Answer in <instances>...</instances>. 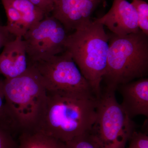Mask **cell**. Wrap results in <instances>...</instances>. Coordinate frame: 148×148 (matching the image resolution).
Instances as JSON below:
<instances>
[{
	"mask_svg": "<svg viewBox=\"0 0 148 148\" xmlns=\"http://www.w3.org/2000/svg\"><path fill=\"white\" fill-rule=\"evenodd\" d=\"M44 117L39 130L66 143L91 130L97 117V98L47 90Z\"/></svg>",
	"mask_w": 148,
	"mask_h": 148,
	"instance_id": "6da1fadb",
	"label": "cell"
},
{
	"mask_svg": "<svg viewBox=\"0 0 148 148\" xmlns=\"http://www.w3.org/2000/svg\"><path fill=\"white\" fill-rule=\"evenodd\" d=\"M47 90L34 66L13 78L4 79L7 106L21 132L39 130L45 114Z\"/></svg>",
	"mask_w": 148,
	"mask_h": 148,
	"instance_id": "7a4b0ae2",
	"label": "cell"
},
{
	"mask_svg": "<svg viewBox=\"0 0 148 148\" xmlns=\"http://www.w3.org/2000/svg\"><path fill=\"white\" fill-rule=\"evenodd\" d=\"M109 35L104 26L94 20L86 23L68 35L65 49L71 54L97 98L107 68Z\"/></svg>",
	"mask_w": 148,
	"mask_h": 148,
	"instance_id": "3957f363",
	"label": "cell"
},
{
	"mask_svg": "<svg viewBox=\"0 0 148 148\" xmlns=\"http://www.w3.org/2000/svg\"><path fill=\"white\" fill-rule=\"evenodd\" d=\"M109 35L107 68L103 82L116 91L119 85L148 75V36L141 30L125 36Z\"/></svg>",
	"mask_w": 148,
	"mask_h": 148,
	"instance_id": "277c9868",
	"label": "cell"
},
{
	"mask_svg": "<svg viewBox=\"0 0 148 148\" xmlns=\"http://www.w3.org/2000/svg\"><path fill=\"white\" fill-rule=\"evenodd\" d=\"M115 91L104 87L97 100V117L90 132L99 148H125L136 125L118 102Z\"/></svg>",
	"mask_w": 148,
	"mask_h": 148,
	"instance_id": "5b68a950",
	"label": "cell"
},
{
	"mask_svg": "<svg viewBox=\"0 0 148 148\" xmlns=\"http://www.w3.org/2000/svg\"><path fill=\"white\" fill-rule=\"evenodd\" d=\"M31 63L41 77L47 90L97 98L67 51L46 60Z\"/></svg>",
	"mask_w": 148,
	"mask_h": 148,
	"instance_id": "8992f818",
	"label": "cell"
},
{
	"mask_svg": "<svg viewBox=\"0 0 148 148\" xmlns=\"http://www.w3.org/2000/svg\"><path fill=\"white\" fill-rule=\"evenodd\" d=\"M67 34L61 22L51 15L32 26L22 37L29 62L46 60L64 52Z\"/></svg>",
	"mask_w": 148,
	"mask_h": 148,
	"instance_id": "52a82bcc",
	"label": "cell"
},
{
	"mask_svg": "<svg viewBox=\"0 0 148 148\" xmlns=\"http://www.w3.org/2000/svg\"><path fill=\"white\" fill-rule=\"evenodd\" d=\"M104 0H56L51 15L63 25L67 33L74 32L92 20L91 16Z\"/></svg>",
	"mask_w": 148,
	"mask_h": 148,
	"instance_id": "ba28073f",
	"label": "cell"
},
{
	"mask_svg": "<svg viewBox=\"0 0 148 148\" xmlns=\"http://www.w3.org/2000/svg\"><path fill=\"white\" fill-rule=\"evenodd\" d=\"M94 21L106 26L112 34L118 36L130 34L140 30L135 9L127 0H114L108 12Z\"/></svg>",
	"mask_w": 148,
	"mask_h": 148,
	"instance_id": "9c48e42d",
	"label": "cell"
},
{
	"mask_svg": "<svg viewBox=\"0 0 148 148\" xmlns=\"http://www.w3.org/2000/svg\"><path fill=\"white\" fill-rule=\"evenodd\" d=\"M117 90L122 97L121 106L130 118L139 115L148 117V78L119 85Z\"/></svg>",
	"mask_w": 148,
	"mask_h": 148,
	"instance_id": "30bf717a",
	"label": "cell"
},
{
	"mask_svg": "<svg viewBox=\"0 0 148 148\" xmlns=\"http://www.w3.org/2000/svg\"><path fill=\"white\" fill-rule=\"evenodd\" d=\"M29 62L21 37H16L3 47L0 54V75L4 79L19 76L27 71Z\"/></svg>",
	"mask_w": 148,
	"mask_h": 148,
	"instance_id": "8fae6325",
	"label": "cell"
},
{
	"mask_svg": "<svg viewBox=\"0 0 148 148\" xmlns=\"http://www.w3.org/2000/svg\"><path fill=\"white\" fill-rule=\"evenodd\" d=\"M17 148H66V145L38 130L20 133Z\"/></svg>",
	"mask_w": 148,
	"mask_h": 148,
	"instance_id": "7c38bea8",
	"label": "cell"
},
{
	"mask_svg": "<svg viewBox=\"0 0 148 148\" xmlns=\"http://www.w3.org/2000/svg\"><path fill=\"white\" fill-rule=\"evenodd\" d=\"M21 14L27 32L41 21L45 16L43 12L28 0H6Z\"/></svg>",
	"mask_w": 148,
	"mask_h": 148,
	"instance_id": "4fadbf2b",
	"label": "cell"
},
{
	"mask_svg": "<svg viewBox=\"0 0 148 148\" xmlns=\"http://www.w3.org/2000/svg\"><path fill=\"white\" fill-rule=\"evenodd\" d=\"M1 1L7 18V22L5 26L8 30L15 37H23L27 32V30L21 14L7 1Z\"/></svg>",
	"mask_w": 148,
	"mask_h": 148,
	"instance_id": "5bb4252c",
	"label": "cell"
},
{
	"mask_svg": "<svg viewBox=\"0 0 148 148\" xmlns=\"http://www.w3.org/2000/svg\"><path fill=\"white\" fill-rule=\"evenodd\" d=\"M4 79L0 75V126L12 135L18 133L17 126L7 106L4 92Z\"/></svg>",
	"mask_w": 148,
	"mask_h": 148,
	"instance_id": "9a60e30c",
	"label": "cell"
},
{
	"mask_svg": "<svg viewBox=\"0 0 148 148\" xmlns=\"http://www.w3.org/2000/svg\"><path fill=\"white\" fill-rule=\"evenodd\" d=\"M66 148H99L90 131L73 138L65 143Z\"/></svg>",
	"mask_w": 148,
	"mask_h": 148,
	"instance_id": "2e32d148",
	"label": "cell"
},
{
	"mask_svg": "<svg viewBox=\"0 0 148 148\" xmlns=\"http://www.w3.org/2000/svg\"><path fill=\"white\" fill-rule=\"evenodd\" d=\"M131 4L135 9L140 30L148 36V4L143 0H133Z\"/></svg>",
	"mask_w": 148,
	"mask_h": 148,
	"instance_id": "e0dca14e",
	"label": "cell"
},
{
	"mask_svg": "<svg viewBox=\"0 0 148 148\" xmlns=\"http://www.w3.org/2000/svg\"><path fill=\"white\" fill-rule=\"evenodd\" d=\"M127 144L125 148H148V135L135 130Z\"/></svg>",
	"mask_w": 148,
	"mask_h": 148,
	"instance_id": "ac0fdd59",
	"label": "cell"
},
{
	"mask_svg": "<svg viewBox=\"0 0 148 148\" xmlns=\"http://www.w3.org/2000/svg\"><path fill=\"white\" fill-rule=\"evenodd\" d=\"M13 135L0 126V148H17V143Z\"/></svg>",
	"mask_w": 148,
	"mask_h": 148,
	"instance_id": "d6986e66",
	"label": "cell"
},
{
	"mask_svg": "<svg viewBox=\"0 0 148 148\" xmlns=\"http://www.w3.org/2000/svg\"><path fill=\"white\" fill-rule=\"evenodd\" d=\"M40 9L45 16L51 15L54 8L55 0H28Z\"/></svg>",
	"mask_w": 148,
	"mask_h": 148,
	"instance_id": "ffe728a7",
	"label": "cell"
},
{
	"mask_svg": "<svg viewBox=\"0 0 148 148\" xmlns=\"http://www.w3.org/2000/svg\"><path fill=\"white\" fill-rule=\"evenodd\" d=\"M15 38L16 37L10 33L5 25L3 26L0 23V49Z\"/></svg>",
	"mask_w": 148,
	"mask_h": 148,
	"instance_id": "44dd1931",
	"label": "cell"
},
{
	"mask_svg": "<svg viewBox=\"0 0 148 148\" xmlns=\"http://www.w3.org/2000/svg\"><path fill=\"white\" fill-rule=\"evenodd\" d=\"M55 1H56V0H55Z\"/></svg>",
	"mask_w": 148,
	"mask_h": 148,
	"instance_id": "7402d4cb",
	"label": "cell"
}]
</instances>
